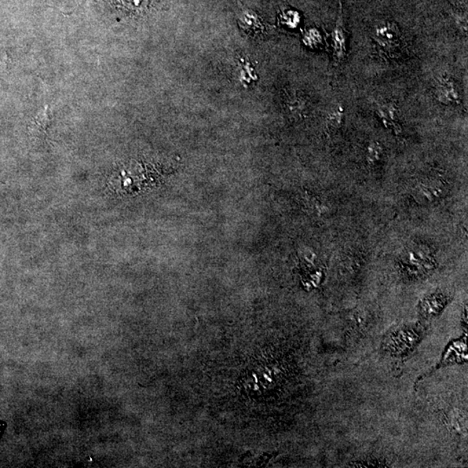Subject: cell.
Returning a JSON list of instances; mask_svg holds the SVG:
<instances>
[{"label":"cell","mask_w":468,"mask_h":468,"mask_svg":"<svg viewBox=\"0 0 468 468\" xmlns=\"http://www.w3.org/2000/svg\"><path fill=\"white\" fill-rule=\"evenodd\" d=\"M373 40L382 53L389 57H396L397 51L401 49L402 42L399 28L393 22H385L379 25L373 34Z\"/></svg>","instance_id":"6da1fadb"},{"label":"cell","mask_w":468,"mask_h":468,"mask_svg":"<svg viewBox=\"0 0 468 468\" xmlns=\"http://www.w3.org/2000/svg\"><path fill=\"white\" fill-rule=\"evenodd\" d=\"M331 36L335 60L341 63L342 61L345 60L347 54V31L345 22H343L341 0H339L338 20H336L335 27Z\"/></svg>","instance_id":"7a4b0ae2"},{"label":"cell","mask_w":468,"mask_h":468,"mask_svg":"<svg viewBox=\"0 0 468 468\" xmlns=\"http://www.w3.org/2000/svg\"><path fill=\"white\" fill-rule=\"evenodd\" d=\"M435 97L445 105L459 104L460 97L453 80L446 75L439 76L435 82Z\"/></svg>","instance_id":"3957f363"},{"label":"cell","mask_w":468,"mask_h":468,"mask_svg":"<svg viewBox=\"0 0 468 468\" xmlns=\"http://www.w3.org/2000/svg\"><path fill=\"white\" fill-rule=\"evenodd\" d=\"M376 112L387 127L391 128L396 133L401 132V127L397 118V107L394 102L376 104Z\"/></svg>","instance_id":"277c9868"},{"label":"cell","mask_w":468,"mask_h":468,"mask_svg":"<svg viewBox=\"0 0 468 468\" xmlns=\"http://www.w3.org/2000/svg\"><path fill=\"white\" fill-rule=\"evenodd\" d=\"M285 107L291 116L301 117L306 114L307 109H308V102L305 97L297 93H287Z\"/></svg>","instance_id":"5b68a950"},{"label":"cell","mask_w":468,"mask_h":468,"mask_svg":"<svg viewBox=\"0 0 468 468\" xmlns=\"http://www.w3.org/2000/svg\"><path fill=\"white\" fill-rule=\"evenodd\" d=\"M116 2L125 12L134 14L144 13L151 5V0H116Z\"/></svg>","instance_id":"8992f818"},{"label":"cell","mask_w":468,"mask_h":468,"mask_svg":"<svg viewBox=\"0 0 468 468\" xmlns=\"http://www.w3.org/2000/svg\"><path fill=\"white\" fill-rule=\"evenodd\" d=\"M343 119V108L338 104L328 115L326 119V129L329 133H334L341 128Z\"/></svg>","instance_id":"52a82bcc"},{"label":"cell","mask_w":468,"mask_h":468,"mask_svg":"<svg viewBox=\"0 0 468 468\" xmlns=\"http://www.w3.org/2000/svg\"><path fill=\"white\" fill-rule=\"evenodd\" d=\"M383 153V147L378 142H373L367 149V160L369 164H374L380 159Z\"/></svg>","instance_id":"ba28073f"}]
</instances>
